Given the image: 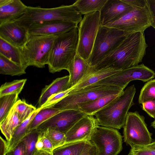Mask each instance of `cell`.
<instances>
[{
	"mask_svg": "<svg viewBox=\"0 0 155 155\" xmlns=\"http://www.w3.org/2000/svg\"><path fill=\"white\" fill-rule=\"evenodd\" d=\"M34 155H53L52 152H50L43 150L36 149Z\"/></svg>",
	"mask_w": 155,
	"mask_h": 155,
	"instance_id": "obj_45",
	"label": "cell"
},
{
	"mask_svg": "<svg viewBox=\"0 0 155 155\" xmlns=\"http://www.w3.org/2000/svg\"><path fill=\"white\" fill-rule=\"evenodd\" d=\"M78 41V27L57 36L47 64L50 73L68 71L77 54Z\"/></svg>",
	"mask_w": 155,
	"mask_h": 155,
	"instance_id": "obj_4",
	"label": "cell"
},
{
	"mask_svg": "<svg viewBox=\"0 0 155 155\" xmlns=\"http://www.w3.org/2000/svg\"><path fill=\"white\" fill-rule=\"evenodd\" d=\"M142 109L155 119V98L148 100L142 104Z\"/></svg>",
	"mask_w": 155,
	"mask_h": 155,
	"instance_id": "obj_39",
	"label": "cell"
},
{
	"mask_svg": "<svg viewBox=\"0 0 155 155\" xmlns=\"http://www.w3.org/2000/svg\"><path fill=\"white\" fill-rule=\"evenodd\" d=\"M124 90L117 87L107 85L90 86L76 91H71L66 96L50 107L60 111L78 110L82 104L100 97L121 93Z\"/></svg>",
	"mask_w": 155,
	"mask_h": 155,
	"instance_id": "obj_5",
	"label": "cell"
},
{
	"mask_svg": "<svg viewBox=\"0 0 155 155\" xmlns=\"http://www.w3.org/2000/svg\"><path fill=\"white\" fill-rule=\"evenodd\" d=\"M29 37L28 30L15 21L0 24V38L21 49Z\"/></svg>",
	"mask_w": 155,
	"mask_h": 155,
	"instance_id": "obj_15",
	"label": "cell"
},
{
	"mask_svg": "<svg viewBox=\"0 0 155 155\" xmlns=\"http://www.w3.org/2000/svg\"><path fill=\"white\" fill-rule=\"evenodd\" d=\"M7 155H25V144L23 140L12 150L8 152Z\"/></svg>",
	"mask_w": 155,
	"mask_h": 155,
	"instance_id": "obj_42",
	"label": "cell"
},
{
	"mask_svg": "<svg viewBox=\"0 0 155 155\" xmlns=\"http://www.w3.org/2000/svg\"><path fill=\"white\" fill-rule=\"evenodd\" d=\"M39 134L35 129L31 131L22 139L25 144V155H34Z\"/></svg>",
	"mask_w": 155,
	"mask_h": 155,
	"instance_id": "obj_34",
	"label": "cell"
},
{
	"mask_svg": "<svg viewBox=\"0 0 155 155\" xmlns=\"http://www.w3.org/2000/svg\"><path fill=\"white\" fill-rule=\"evenodd\" d=\"M133 8L124 0H107L100 12L101 25L118 20Z\"/></svg>",
	"mask_w": 155,
	"mask_h": 155,
	"instance_id": "obj_17",
	"label": "cell"
},
{
	"mask_svg": "<svg viewBox=\"0 0 155 155\" xmlns=\"http://www.w3.org/2000/svg\"><path fill=\"white\" fill-rule=\"evenodd\" d=\"M71 91V88L51 95L41 107L45 108L51 107L66 96Z\"/></svg>",
	"mask_w": 155,
	"mask_h": 155,
	"instance_id": "obj_38",
	"label": "cell"
},
{
	"mask_svg": "<svg viewBox=\"0 0 155 155\" xmlns=\"http://www.w3.org/2000/svg\"><path fill=\"white\" fill-rule=\"evenodd\" d=\"M101 25L98 11L84 15L79 23L77 53L86 61L91 55Z\"/></svg>",
	"mask_w": 155,
	"mask_h": 155,
	"instance_id": "obj_8",
	"label": "cell"
},
{
	"mask_svg": "<svg viewBox=\"0 0 155 155\" xmlns=\"http://www.w3.org/2000/svg\"><path fill=\"white\" fill-rule=\"evenodd\" d=\"M21 122L28 118L37 109L25 100H18L13 107Z\"/></svg>",
	"mask_w": 155,
	"mask_h": 155,
	"instance_id": "obj_32",
	"label": "cell"
},
{
	"mask_svg": "<svg viewBox=\"0 0 155 155\" xmlns=\"http://www.w3.org/2000/svg\"><path fill=\"white\" fill-rule=\"evenodd\" d=\"M90 67L87 61L77 53L68 70L69 74L70 88L82 81L86 76Z\"/></svg>",
	"mask_w": 155,
	"mask_h": 155,
	"instance_id": "obj_19",
	"label": "cell"
},
{
	"mask_svg": "<svg viewBox=\"0 0 155 155\" xmlns=\"http://www.w3.org/2000/svg\"><path fill=\"white\" fill-rule=\"evenodd\" d=\"M133 7L131 10L118 20L104 26L116 28L128 34L144 32L151 26L148 8L147 5L144 7Z\"/></svg>",
	"mask_w": 155,
	"mask_h": 155,
	"instance_id": "obj_10",
	"label": "cell"
},
{
	"mask_svg": "<svg viewBox=\"0 0 155 155\" xmlns=\"http://www.w3.org/2000/svg\"><path fill=\"white\" fill-rule=\"evenodd\" d=\"M41 109V107L37 108L16 128L10 140L7 141L8 152L13 149L30 132L29 127L31 124L36 115Z\"/></svg>",
	"mask_w": 155,
	"mask_h": 155,
	"instance_id": "obj_22",
	"label": "cell"
},
{
	"mask_svg": "<svg viewBox=\"0 0 155 155\" xmlns=\"http://www.w3.org/2000/svg\"><path fill=\"white\" fill-rule=\"evenodd\" d=\"M21 65L0 54V74L11 76H20L26 73Z\"/></svg>",
	"mask_w": 155,
	"mask_h": 155,
	"instance_id": "obj_28",
	"label": "cell"
},
{
	"mask_svg": "<svg viewBox=\"0 0 155 155\" xmlns=\"http://www.w3.org/2000/svg\"><path fill=\"white\" fill-rule=\"evenodd\" d=\"M148 46L144 32L129 34L111 54L91 66L89 72L108 68L121 70L137 65L142 61Z\"/></svg>",
	"mask_w": 155,
	"mask_h": 155,
	"instance_id": "obj_1",
	"label": "cell"
},
{
	"mask_svg": "<svg viewBox=\"0 0 155 155\" xmlns=\"http://www.w3.org/2000/svg\"><path fill=\"white\" fill-rule=\"evenodd\" d=\"M155 98V79L147 82L142 88L138 98L139 104L150 99Z\"/></svg>",
	"mask_w": 155,
	"mask_h": 155,
	"instance_id": "obj_35",
	"label": "cell"
},
{
	"mask_svg": "<svg viewBox=\"0 0 155 155\" xmlns=\"http://www.w3.org/2000/svg\"><path fill=\"white\" fill-rule=\"evenodd\" d=\"M60 111L52 107L42 108L36 115L32 121L29 127V131L35 129L42 123Z\"/></svg>",
	"mask_w": 155,
	"mask_h": 155,
	"instance_id": "obj_30",
	"label": "cell"
},
{
	"mask_svg": "<svg viewBox=\"0 0 155 155\" xmlns=\"http://www.w3.org/2000/svg\"><path fill=\"white\" fill-rule=\"evenodd\" d=\"M99 126L94 116L86 115L77 122L65 134L66 143L90 141L94 130Z\"/></svg>",
	"mask_w": 155,
	"mask_h": 155,
	"instance_id": "obj_14",
	"label": "cell"
},
{
	"mask_svg": "<svg viewBox=\"0 0 155 155\" xmlns=\"http://www.w3.org/2000/svg\"><path fill=\"white\" fill-rule=\"evenodd\" d=\"M57 36H29L27 41L21 49L27 67L33 66L43 68L48 64L53 43Z\"/></svg>",
	"mask_w": 155,
	"mask_h": 155,
	"instance_id": "obj_7",
	"label": "cell"
},
{
	"mask_svg": "<svg viewBox=\"0 0 155 155\" xmlns=\"http://www.w3.org/2000/svg\"><path fill=\"white\" fill-rule=\"evenodd\" d=\"M113 68H106L88 73L79 83L71 88V91H76L92 85L98 82L119 72Z\"/></svg>",
	"mask_w": 155,
	"mask_h": 155,
	"instance_id": "obj_21",
	"label": "cell"
},
{
	"mask_svg": "<svg viewBox=\"0 0 155 155\" xmlns=\"http://www.w3.org/2000/svg\"><path fill=\"white\" fill-rule=\"evenodd\" d=\"M131 147L128 155H155V149L144 146L134 145Z\"/></svg>",
	"mask_w": 155,
	"mask_h": 155,
	"instance_id": "obj_37",
	"label": "cell"
},
{
	"mask_svg": "<svg viewBox=\"0 0 155 155\" xmlns=\"http://www.w3.org/2000/svg\"><path fill=\"white\" fill-rule=\"evenodd\" d=\"M18 95L11 94L0 97V122L7 116L18 100Z\"/></svg>",
	"mask_w": 155,
	"mask_h": 155,
	"instance_id": "obj_31",
	"label": "cell"
},
{
	"mask_svg": "<svg viewBox=\"0 0 155 155\" xmlns=\"http://www.w3.org/2000/svg\"><path fill=\"white\" fill-rule=\"evenodd\" d=\"M155 77V72L142 64L121 70L91 86H111L124 90L131 81L139 80L143 82H147Z\"/></svg>",
	"mask_w": 155,
	"mask_h": 155,
	"instance_id": "obj_11",
	"label": "cell"
},
{
	"mask_svg": "<svg viewBox=\"0 0 155 155\" xmlns=\"http://www.w3.org/2000/svg\"><path fill=\"white\" fill-rule=\"evenodd\" d=\"M123 128L124 141L130 147L145 146L152 143L151 134L145 118L137 111L128 112Z\"/></svg>",
	"mask_w": 155,
	"mask_h": 155,
	"instance_id": "obj_9",
	"label": "cell"
},
{
	"mask_svg": "<svg viewBox=\"0 0 155 155\" xmlns=\"http://www.w3.org/2000/svg\"><path fill=\"white\" fill-rule=\"evenodd\" d=\"M27 80L26 79L16 80L2 84L0 88V97L11 94L18 95Z\"/></svg>",
	"mask_w": 155,
	"mask_h": 155,
	"instance_id": "obj_29",
	"label": "cell"
},
{
	"mask_svg": "<svg viewBox=\"0 0 155 155\" xmlns=\"http://www.w3.org/2000/svg\"><path fill=\"white\" fill-rule=\"evenodd\" d=\"M80 155H97V147L90 141H89Z\"/></svg>",
	"mask_w": 155,
	"mask_h": 155,
	"instance_id": "obj_41",
	"label": "cell"
},
{
	"mask_svg": "<svg viewBox=\"0 0 155 155\" xmlns=\"http://www.w3.org/2000/svg\"><path fill=\"white\" fill-rule=\"evenodd\" d=\"M121 93L105 95L81 105L78 110L87 115H93L115 99Z\"/></svg>",
	"mask_w": 155,
	"mask_h": 155,
	"instance_id": "obj_24",
	"label": "cell"
},
{
	"mask_svg": "<svg viewBox=\"0 0 155 155\" xmlns=\"http://www.w3.org/2000/svg\"><path fill=\"white\" fill-rule=\"evenodd\" d=\"M107 0H78L73 4L81 15L100 12Z\"/></svg>",
	"mask_w": 155,
	"mask_h": 155,
	"instance_id": "obj_27",
	"label": "cell"
},
{
	"mask_svg": "<svg viewBox=\"0 0 155 155\" xmlns=\"http://www.w3.org/2000/svg\"><path fill=\"white\" fill-rule=\"evenodd\" d=\"M21 122L12 107L5 119L0 122L1 132L7 141L10 140L14 131Z\"/></svg>",
	"mask_w": 155,
	"mask_h": 155,
	"instance_id": "obj_25",
	"label": "cell"
},
{
	"mask_svg": "<svg viewBox=\"0 0 155 155\" xmlns=\"http://www.w3.org/2000/svg\"><path fill=\"white\" fill-rule=\"evenodd\" d=\"M82 18L81 14L72 4L51 8L27 6L25 13L14 21L28 29L33 25L54 21H68L78 25Z\"/></svg>",
	"mask_w": 155,
	"mask_h": 155,
	"instance_id": "obj_3",
	"label": "cell"
},
{
	"mask_svg": "<svg viewBox=\"0 0 155 155\" xmlns=\"http://www.w3.org/2000/svg\"><path fill=\"white\" fill-rule=\"evenodd\" d=\"M36 148L38 150H43L50 152H52L54 149L52 143L45 136L43 132H40L36 143Z\"/></svg>",
	"mask_w": 155,
	"mask_h": 155,
	"instance_id": "obj_36",
	"label": "cell"
},
{
	"mask_svg": "<svg viewBox=\"0 0 155 155\" xmlns=\"http://www.w3.org/2000/svg\"><path fill=\"white\" fill-rule=\"evenodd\" d=\"M8 151L7 141L0 137V155H6Z\"/></svg>",
	"mask_w": 155,
	"mask_h": 155,
	"instance_id": "obj_44",
	"label": "cell"
},
{
	"mask_svg": "<svg viewBox=\"0 0 155 155\" xmlns=\"http://www.w3.org/2000/svg\"><path fill=\"white\" fill-rule=\"evenodd\" d=\"M86 115L79 110L60 111L42 123L36 129L41 133L50 128L65 134L77 122Z\"/></svg>",
	"mask_w": 155,
	"mask_h": 155,
	"instance_id": "obj_13",
	"label": "cell"
},
{
	"mask_svg": "<svg viewBox=\"0 0 155 155\" xmlns=\"http://www.w3.org/2000/svg\"><path fill=\"white\" fill-rule=\"evenodd\" d=\"M134 84L128 87L115 99L93 116L99 126L120 129L123 127L129 110L134 104Z\"/></svg>",
	"mask_w": 155,
	"mask_h": 155,
	"instance_id": "obj_2",
	"label": "cell"
},
{
	"mask_svg": "<svg viewBox=\"0 0 155 155\" xmlns=\"http://www.w3.org/2000/svg\"><path fill=\"white\" fill-rule=\"evenodd\" d=\"M129 34L116 28L101 25L91 55L87 61L94 67L114 51Z\"/></svg>",
	"mask_w": 155,
	"mask_h": 155,
	"instance_id": "obj_6",
	"label": "cell"
},
{
	"mask_svg": "<svg viewBox=\"0 0 155 155\" xmlns=\"http://www.w3.org/2000/svg\"><path fill=\"white\" fill-rule=\"evenodd\" d=\"M43 132L52 143L54 149L62 146L66 143L65 134L59 131L48 128Z\"/></svg>",
	"mask_w": 155,
	"mask_h": 155,
	"instance_id": "obj_33",
	"label": "cell"
},
{
	"mask_svg": "<svg viewBox=\"0 0 155 155\" xmlns=\"http://www.w3.org/2000/svg\"><path fill=\"white\" fill-rule=\"evenodd\" d=\"M78 25L68 21H54L33 25L29 27L28 30L29 36H55L78 27Z\"/></svg>",
	"mask_w": 155,
	"mask_h": 155,
	"instance_id": "obj_16",
	"label": "cell"
},
{
	"mask_svg": "<svg viewBox=\"0 0 155 155\" xmlns=\"http://www.w3.org/2000/svg\"><path fill=\"white\" fill-rule=\"evenodd\" d=\"M90 141L96 147L97 155H117L121 151L122 137L113 128L97 126Z\"/></svg>",
	"mask_w": 155,
	"mask_h": 155,
	"instance_id": "obj_12",
	"label": "cell"
},
{
	"mask_svg": "<svg viewBox=\"0 0 155 155\" xmlns=\"http://www.w3.org/2000/svg\"><path fill=\"white\" fill-rule=\"evenodd\" d=\"M151 126L153 128H155V119L151 123Z\"/></svg>",
	"mask_w": 155,
	"mask_h": 155,
	"instance_id": "obj_47",
	"label": "cell"
},
{
	"mask_svg": "<svg viewBox=\"0 0 155 155\" xmlns=\"http://www.w3.org/2000/svg\"><path fill=\"white\" fill-rule=\"evenodd\" d=\"M89 141L65 143L54 149L53 155H80Z\"/></svg>",
	"mask_w": 155,
	"mask_h": 155,
	"instance_id": "obj_26",
	"label": "cell"
},
{
	"mask_svg": "<svg viewBox=\"0 0 155 155\" xmlns=\"http://www.w3.org/2000/svg\"><path fill=\"white\" fill-rule=\"evenodd\" d=\"M69 79V75L58 78L46 85L42 89L38 101L39 107H41L51 95L70 89Z\"/></svg>",
	"mask_w": 155,
	"mask_h": 155,
	"instance_id": "obj_20",
	"label": "cell"
},
{
	"mask_svg": "<svg viewBox=\"0 0 155 155\" xmlns=\"http://www.w3.org/2000/svg\"><path fill=\"white\" fill-rule=\"evenodd\" d=\"M27 7L20 0H0V24L19 18Z\"/></svg>",
	"mask_w": 155,
	"mask_h": 155,
	"instance_id": "obj_18",
	"label": "cell"
},
{
	"mask_svg": "<svg viewBox=\"0 0 155 155\" xmlns=\"http://www.w3.org/2000/svg\"><path fill=\"white\" fill-rule=\"evenodd\" d=\"M146 1L150 15L151 26L155 29V0H146Z\"/></svg>",
	"mask_w": 155,
	"mask_h": 155,
	"instance_id": "obj_40",
	"label": "cell"
},
{
	"mask_svg": "<svg viewBox=\"0 0 155 155\" xmlns=\"http://www.w3.org/2000/svg\"><path fill=\"white\" fill-rule=\"evenodd\" d=\"M0 54L21 66L25 70L27 68L23 57L21 49L0 38Z\"/></svg>",
	"mask_w": 155,
	"mask_h": 155,
	"instance_id": "obj_23",
	"label": "cell"
},
{
	"mask_svg": "<svg viewBox=\"0 0 155 155\" xmlns=\"http://www.w3.org/2000/svg\"><path fill=\"white\" fill-rule=\"evenodd\" d=\"M144 146L151 149H155V141L148 145Z\"/></svg>",
	"mask_w": 155,
	"mask_h": 155,
	"instance_id": "obj_46",
	"label": "cell"
},
{
	"mask_svg": "<svg viewBox=\"0 0 155 155\" xmlns=\"http://www.w3.org/2000/svg\"><path fill=\"white\" fill-rule=\"evenodd\" d=\"M132 7H144L146 5V0H124Z\"/></svg>",
	"mask_w": 155,
	"mask_h": 155,
	"instance_id": "obj_43",
	"label": "cell"
}]
</instances>
